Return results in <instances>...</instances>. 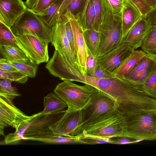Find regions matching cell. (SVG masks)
I'll list each match as a JSON object with an SVG mask.
<instances>
[{
	"mask_svg": "<svg viewBox=\"0 0 156 156\" xmlns=\"http://www.w3.org/2000/svg\"><path fill=\"white\" fill-rule=\"evenodd\" d=\"M0 69L6 71L17 70L10 62L9 61L4 58L0 59Z\"/></svg>",
	"mask_w": 156,
	"mask_h": 156,
	"instance_id": "cell-41",
	"label": "cell"
},
{
	"mask_svg": "<svg viewBox=\"0 0 156 156\" xmlns=\"http://www.w3.org/2000/svg\"><path fill=\"white\" fill-rule=\"evenodd\" d=\"M11 29L15 35H30L48 44L52 42V28L48 27L38 16L28 9L16 21Z\"/></svg>",
	"mask_w": 156,
	"mask_h": 156,
	"instance_id": "cell-6",
	"label": "cell"
},
{
	"mask_svg": "<svg viewBox=\"0 0 156 156\" xmlns=\"http://www.w3.org/2000/svg\"><path fill=\"white\" fill-rule=\"evenodd\" d=\"M0 51L3 58L10 61H27L28 59L21 49L13 45L0 46Z\"/></svg>",
	"mask_w": 156,
	"mask_h": 156,
	"instance_id": "cell-24",
	"label": "cell"
},
{
	"mask_svg": "<svg viewBox=\"0 0 156 156\" xmlns=\"http://www.w3.org/2000/svg\"><path fill=\"white\" fill-rule=\"evenodd\" d=\"M74 81L89 84L109 96L116 102L117 109L122 112L150 110L153 105V98L144 94L125 77L95 78L77 72Z\"/></svg>",
	"mask_w": 156,
	"mask_h": 156,
	"instance_id": "cell-1",
	"label": "cell"
},
{
	"mask_svg": "<svg viewBox=\"0 0 156 156\" xmlns=\"http://www.w3.org/2000/svg\"><path fill=\"white\" fill-rule=\"evenodd\" d=\"M98 91L89 84L80 85L69 80L60 83L54 90L55 93L67 104V110L72 111L84 110L94 94Z\"/></svg>",
	"mask_w": 156,
	"mask_h": 156,
	"instance_id": "cell-3",
	"label": "cell"
},
{
	"mask_svg": "<svg viewBox=\"0 0 156 156\" xmlns=\"http://www.w3.org/2000/svg\"><path fill=\"white\" fill-rule=\"evenodd\" d=\"M66 18L62 15L52 27L51 43L55 48L54 54L61 57L76 71L83 73L73 54L66 37L65 25Z\"/></svg>",
	"mask_w": 156,
	"mask_h": 156,
	"instance_id": "cell-7",
	"label": "cell"
},
{
	"mask_svg": "<svg viewBox=\"0 0 156 156\" xmlns=\"http://www.w3.org/2000/svg\"><path fill=\"white\" fill-rule=\"evenodd\" d=\"M12 45L18 48L16 36L11 28L0 22V46Z\"/></svg>",
	"mask_w": 156,
	"mask_h": 156,
	"instance_id": "cell-28",
	"label": "cell"
},
{
	"mask_svg": "<svg viewBox=\"0 0 156 156\" xmlns=\"http://www.w3.org/2000/svg\"><path fill=\"white\" fill-rule=\"evenodd\" d=\"M15 36L18 47L31 62L38 65L48 62V44L30 35Z\"/></svg>",
	"mask_w": 156,
	"mask_h": 156,
	"instance_id": "cell-9",
	"label": "cell"
},
{
	"mask_svg": "<svg viewBox=\"0 0 156 156\" xmlns=\"http://www.w3.org/2000/svg\"><path fill=\"white\" fill-rule=\"evenodd\" d=\"M54 0H38L35 7L32 9L30 10L33 13L39 16L47 9Z\"/></svg>",
	"mask_w": 156,
	"mask_h": 156,
	"instance_id": "cell-34",
	"label": "cell"
},
{
	"mask_svg": "<svg viewBox=\"0 0 156 156\" xmlns=\"http://www.w3.org/2000/svg\"><path fill=\"white\" fill-rule=\"evenodd\" d=\"M95 17L94 0H87L81 12L75 18L84 30L90 29L94 30Z\"/></svg>",
	"mask_w": 156,
	"mask_h": 156,
	"instance_id": "cell-19",
	"label": "cell"
},
{
	"mask_svg": "<svg viewBox=\"0 0 156 156\" xmlns=\"http://www.w3.org/2000/svg\"><path fill=\"white\" fill-rule=\"evenodd\" d=\"M108 10L114 14L121 12L123 3L119 0H101Z\"/></svg>",
	"mask_w": 156,
	"mask_h": 156,
	"instance_id": "cell-32",
	"label": "cell"
},
{
	"mask_svg": "<svg viewBox=\"0 0 156 156\" xmlns=\"http://www.w3.org/2000/svg\"><path fill=\"white\" fill-rule=\"evenodd\" d=\"M133 83L144 94L156 100V67L152 74L144 83Z\"/></svg>",
	"mask_w": 156,
	"mask_h": 156,
	"instance_id": "cell-25",
	"label": "cell"
},
{
	"mask_svg": "<svg viewBox=\"0 0 156 156\" xmlns=\"http://www.w3.org/2000/svg\"><path fill=\"white\" fill-rule=\"evenodd\" d=\"M27 9L22 0H0V22L11 28Z\"/></svg>",
	"mask_w": 156,
	"mask_h": 156,
	"instance_id": "cell-14",
	"label": "cell"
},
{
	"mask_svg": "<svg viewBox=\"0 0 156 156\" xmlns=\"http://www.w3.org/2000/svg\"><path fill=\"white\" fill-rule=\"evenodd\" d=\"M122 115L126 136L143 140L156 139V110H144Z\"/></svg>",
	"mask_w": 156,
	"mask_h": 156,
	"instance_id": "cell-2",
	"label": "cell"
},
{
	"mask_svg": "<svg viewBox=\"0 0 156 156\" xmlns=\"http://www.w3.org/2000/svg\"><path fill=\"white\" fill-rule=\"evenodd\" d=\"M81 144H95L110 143L108 139H102L90 136H85L82 135L80 137Z\"/></svg>",
	"mask_w": 156,
	"mask_h": 156,
	"instance_id": "cell-40",
	"label": "cell"
},
{
	"mask_svg": "<svg viewBox=\"0 0 156 156\" xmlns=\"http://www.w3.org/2000/svg\"><path fill=\"white\" fill-rule=\"evenodd\" d=\"M63 0H54L42 14L38 16L49 27L52 28L57 22L58 11Z\"/></svg>",
	"mask_w": 156,
	"mask_h": 156,
	"instance_id": "cell-23",
	"label": "cell"
},
{
	"mask_svg": "<svg viewBox=\"0 0 156 156\" xmlns=\"http://www.w3.org/2000/svg\"><path fill=\"white\" fill-rule=\"evenodd\" d=\"M138 9L143 17L145 18L152 9L145 0H129Z\"/></svg>",
	"mask_w": 156,
	"mask_h": 156,
	"instance_id": "cell-35",
	"label": "cell"
},
{
	"mask_svg": "<svg viewBox=\"0 0 156 156\" xmlns=\"http://www.w3.org/2000/svg\"><path fill=\"white\" fill-rule=\"evenodd\" d=\"M82 135L102 139L126 136L124 117L117 108L86 126Z\"/></svg>",
	"mask_w": 156,
	"mask_h": 156,
	"instance_id": "cell-4",
	"label": "cell"
},
{
	"mask_svg": "<svg viewBox=\"0 0 156 156\" xmlns=\"http://www.w3.org/2000/svg\"><path fill=\"white\" fill-rule=\"evenodd\" d=\"M73 0H63L57 14V21L59 20L69 4Z\"/></svg>",
	"mask_w": 156,
	"mask_h": 156,
	"instance_id": "cell-42",
	"label": "cell"
},
{
	"mask_svg": "<svg viewBox=\"0 0 156 156\" xmlns=\"http://www.w3.org/2000/svg\"><path fill=\"white\" fill-rule=\"evenodd\" d=\"M97 64V58L92 55L89 51V55L87 58L86 63V75L90 76L95 69Z\"/></svg>",
	"mask_w": 156,
	"mask_h": 156,
	"instance_id": "cell-39",
	"label": "cell"
},
{
	"mask_svg": "<svg viewBox=\"0 0 156 156\" xmlns=\"http://www.w3.org/2000/svg\"><path fill=\"white\" fill-rule=\"evenodd\" d=\"M28 77L18 70L6 71L0 69V79H9L19 83L27 82Z\"/></svg>",
	"mask_w": 156,
	"mask_h": 156,
	"instance_id": "cell-30",
	"label": "cell"
},
{
	"mask_svg": "<svg viewBox=\"0 0 156 156\" xmlns=\"http://www.w3.org/2000/svg\"><path fill=\"white\" fill-rule=\"evenodd\" d=\"M110 144H122L136 143L143 140L126 136H120L109 139Z\"/></svg>",
	"mask_w": 156,
	"mask_h": 156,
	"instance_id": "cell-36",
	"label": "cell"
},
{
	"mask_svg": "<svg viewBox=\"0 0 156 156\" xmlns=\"http://www.w3.org/2000/svg\"><path fill=\"white\" fill-rule=\"evenodd\" d=\"M116 102L105 94L98 91L93 96L88 106L83 110L84 129L98 119L117 109Z\"/></svg>",
	"mask_w": 156,
	"mask_h": 156,
	"instance_id": "cell-8",
	"label": "cell"
},
{
	"mask_svg": "<svg viewBox=\"0 0 156 156\" xmlns=\"http://www.w3.org/2000/svg\"><path fill=\"white\" fill-rule=\"evenodd\" d=\"M114 76L113 73H110L104 69L97 62V64L95 69L90 76L95 78H104Z\"/></svg>",
	"mask_w": 156,
	"mask_h": 156,
	"instance_id": "cell-38",
	"label": "cell"
},
{
	"mask_svg": "<svg viewBox=\"0 0 156 156\" xmlns=\"http://www.w3.org/2000/svg\"><path fill=\"white\" fill-rule=\"evenodd\" d=\"M141 47L147 54L156 57V25L152 26Z\"/></svg>",
	"mask_w": 156,
	"mask_h": 156,
	"instance_id": "cell-26",
	"label": "cell"
},
{
	"mask_svg": "<svg viewBox=\"0 0 156 156\" xmlns=\"http://www.w3.org/2000/svg\"><path fill=\"white\" fill-rule=\"evenodd\" d=\"M84 35L88 51L97 58L99 56L101 47L99 32L92 29H87L84 30Z\"/></svg>",
	"mask_w": 156,
	"mask_h": 156,
	"instance_id": "cell-21",
	"label": "cell"
},
{
	"mask_svg": "<svg viewBox=\"0 0 156 156\" xmlns=\"http://www.w3.org/2000/svg\"><path fill=\"white\" fill-rule=\"evenodd\" d=\"M152 10L156 9V0H145Z\"/></svg>",
	"mask_w": 156,
	"mask_h": 156,
	"instance_id": "cell-45",
	"label": "cell"
},
{
	"mask_svg": "<svg viewBox=\"0 0 156 156\" xmlns=\"http://www.w3.org/2000/svg\"><path fill=\"white\" fill-rule=\"evenodd\" d=\"M38 1V0H26L25 3L27 9L31 10L35 7Z\"/></svg>",
	"mask_w": 156,
	"mask_h": 156,
	"instance_id": "cell-44",
	"label": "cell"
},
{
	"mask_svg": "<svg viewBox=\"0 0 156 156\" xmlns=\"http://www.w3.org/2000/svg\"><path fill=\"white\" fill-rule=\"evenodd\" d=\"M80 136H66L54 134L52 131H49L44 137L38 141L51 144H81Z\"/></svg>",
	"mask_w": 156,
	"mask_h": 156,
	"instance_id": "cell-22",
	"label": "cell"
},
{
	"mask_svg": "<svg viewBox=\"0 0 156 156\" xmlns=\"http://www.w3.org/2000/svg\"><path fill=\"white\" fill-rule=\"evenodd\" d=\"M156 67V57L151 56L142 59L129 73L126 79L134 83H144L151 76Z\"/></svg>",
	"mask_w": 156,
	"mask_h": 156,
	"instance_id": "cell-15",
	"label": "cell"
},
{
	"mask_svg": "<svg viewBox=\"0 0 156 156\" xmlns=\"http://www.w3.org/2000/svg\"><path fill=\"white\" fill-rule=\"evenodd\" d=\"M101 1L103 12L99 30L101 47L98 57L104 55L122 42L121 12L113 14Z\"/></svg>",
	"mask_w": 156,
	"mask_h": 156,
	"instance_id": "cell-5",
	"label": "cell"
},
{
	"mask_svg": "<svg viewBox=\"0 0 156 156\" xmlns=\"http://www.w3.org/2000/svg\"><path fill=\"white\" fill-rule=\"evenodd\" d=\"M135 50L124 41L104 55L96 58L104 69L113 73L122 61Z\"/></svg>",
	"mask_w": 156,
	"mask_h": 156,
	"instance_id": "cell-13",
	"label": "cell"
},
{
	"mask_svg": "<svg viewBox=\"0 0 156 156\" xmlns=\"http://www.w3.org/2000/svg\"><path fill=\"white\" fill-rule=\"evenodd\" d=\"M13 99L0 96V134L5 136V127L11 126L17 129L32 117L24 114L13 104Z\"/></svg>",
	"mask_w": 156,
	"mask_h": 156,
	"instance_id": "cell-11",
	"label": "cell"
},
{
	"mask_svg": "<svg viewBox=\"0 0 156 156\" xmlns=\"http://www.w3.org/2000/svg\"><path fill=\"white\" fill-rule=\"evenodd\" d=\"M48 127L55 134L80 136L83 130V110L72 111L66 110L60 118Z\"/></svg>",
	"mask_w": 156,
	"mask_h": 156,
	"instance_id": "cell-10",
	"label": "cell"
},
{
	"mask_svg": "<svg viewBox=\"0 0 156 156\" xmlns=\"http://www.w3.org/2000/svg\"><path fill=\"white\" fill-rule=\"evenodd\" d=\"M70 23L73 33L76 58L84 75L87 74L86 61L89 51L86 43L84 30L79 21L72 14L66 10L62 15Z\"/></svg>",
	"mask_w": 156,
	"mask_h": 156,
	"instance_id": "cell-12",
	"label": "cell"
},
{
	"mask_svg": "<svg viewBox=\"0 0 156 156\" xmlns=\"http://www.w3.org/2000/svg\"><path fill=\"white\" fill-rule=\"evenodd\" d=\"M151 27L149 21L143 17L129 30L123 41L134 50L141 47Z\"/></svg>",
	"mask_w": 156,
	"mask_h": 156,
	"instance_id": "cell-17",
	"label": "cell"
},
{
	"mask_svg": "<svg viewBox=\"0 0 156 156\" xmlns=\"http://www.w3.org/2000/svg\"><path fill=\"white\" fill-rule=\"evenodd\" d=\"M12 81L9 79H1L0 80V96L14 99L21 95L16 89L12 86Z\"/></svg>",
	"mask_w": 156,
	"mask_h": 156,
	"instance_id": "cell-29",
	"label": "cell"
},
{
	"mask_svg": "<svg viewBox=\"0 0 156 156\" xmlns=\"http://www.w3.org/2000/svg\"><path fill=\"white\" fill-rule=\"evenodd\" d=\"M66 19L65 29L66 37L72 51L77 59L76 52L74 44V36L72 28L70 23L66 18Z\"/></svg>",
	"mask_w": 156,
	"mask_h": 156,
	"instance_id": "cell-37",
	"label": "cell"
},
{
	"mask_svg": "<svg viewBox=\"0 0 156 156\" xmlns=\"http://www.w3.org/2000/svg\"><path fill=\"white\" fill-rule=\"evenodd\" d=\"M143 17L135 5L129 0H125L121 11L122 42L131 29Z\"/></svg>",
	"mask_w": 156,
	"mask_h": 156,
	"instance_id": "cell-16",
	"label": "cell"
},
{
	"mask_svg": "<svg viewBox=\"0 0 156 156\" xmlns=\"http://www.w3.org/2000/svg\"><path fill=\"white\" fill-rule=\"evenodd\" d=\"M87 0H73L66 10L76 17L81 12Z\"/></svg>",
	"mask_w": 156,
	"mask_h": 156,
	"instance_id": "cell-33",
	"label": "cell"
},
{
	"mask_svg": "<svg viewBox=\"0 0 156 156\" xmlns=\"http://www.w3.org/2000/svg\"><path fill=\"white\" fill-rule=\"evenodd\" d=\"M121 2H124L125 0H119Z\"/></svg>",
	"mask_w": 156,
	"mask_h": 156,
	"instance_id": "cell-46",
	"label": "cell"
},
{
	"mask_svg": "<svg viewBox=\"0 0 156 156\" xmlns=\"http://www.w3.org/2000/svg\"><path fill=\"white\" fill-rule=\"evenodd\" d=\"M150 56L142 50H135L122 61L113 73L116 76L124 77L125 75L130 72L142 59Z\"/></svg>",
	"mask_w": 156,
	"mask_h": 156,
	"instance_id": "cell-18",
	"label": "cell"
},
{
	"mask_svg": "<svg viewBox=\"0 0 156 156\" xmlns=\"http://www.w3.org/2000/svg\"><path fill=\"white\" fill-rule=\"evenodd\" d=\"M152 26L156 25V9L152 10L146 17Z\"/></svg>",
	"mask_w": 156,
	"mask_h": 156,
	"instance_id": "cell-43",
	"label": "cell"
},
{
	"mask_svg": "<svg viewBox=\"0 0 156 156\" xmlns=\"http://www.w3.org/2000/svg\"><path fill=\"white\" fill-rule=\"evenodd\" d=\"M95 12L94 30L99 32L102 17L103 8L101 0H94Z\"/></svg>",
	"mask_w": 156,
	"mask_h": 156,
	"instance_id": "cell-31",
	"label": "cell"
},
{
	"mask_svg": "<svg viewBox=\"0 0 156 156\" xmlns=\"http://www.w3.org/2000/svg\"><path fill=\"white\" fill-rule=\"evenodd\" d=\"M44 109L42 115H48L63 111L66 103L56 94L50 93L44 98Z\"/></svg>",
	"mask_w": 156,
	"mask_h": 156,
	"instance_id": "cell-20",
	"label": "cell"
},
{
	"mask_svg": "<svg viewBox=\"0 0 156 156\" xmlns=\"http://www.w3.org/2000/svg\"><path fill=\"white\" fill-rule=\"evenodd\" d=\"M9 62L17 70L27 77L33 78L36 76L38 65L32 62L29 59L27 61Z\"/></svg>",
	"mask_w": 156,
	"mask_h": 156,
	"instance_id": "cell-27",
	"label": "cell"
}]
</instances>
